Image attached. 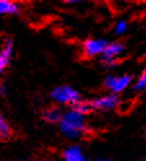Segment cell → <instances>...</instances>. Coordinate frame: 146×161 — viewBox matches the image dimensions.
<instances>
[{
  "label": "cell",
  "mask_w": 146,
  "mask_h": 161,
  "mask_svg": "<svg viewBox=\"0 0 146 161\" xmlns=\"http://www.w3.org/2000/svg\"><path fill=\"white\" fill-rule=\"evenodd\" d=\"M22 161H25V160H22Z\"/></svg>",
  "instance_id": "obj_20"
},
{
  "label": "cell",
  "mask_w": 146,
  "mask_h": 161,
  "mask_svg": "<svg viewBox=\"0 0 146 161\" xmlns=\"http://www.w3.org/2000/svg\"><path fill=\"white\" fill-rule=\"evenodd\" d=\"M132 83V75L131 74H109L106 75L103 80V86L110 94L119 95L124 92Z\"/></svg>",
  "instance_id": "obj_3"
},
{
  "label": "cell",
  "mask_w": 146,
  "mask_h": 161,
  "mask_svg": "<svg viewBox=\"0 0 146 161\" xmlns=\"http://www.w3.org/2000/svg\"><path fill=\"white\" fill-rule=\"evenodd\" d=\"M51 99L58 105H70L71 108L82 100L79 91L69 85L56 86L51 91Z\"/></svg>",
  "instance_id": "obj_2"
},
{
  "label": "cell",
  "mask_w": 146,
  "mask_h": 161,
  "mask_svg": "<svg viewBox=\"0 0 146 161\" xmlns=\"http://www.w3.org/2000/svg\"><path fill=\"white\" fill-rule=\"evenodd\" d=\"M0 94H5V87L4 86L0 87Z\"/></svg>",
  "instance_id": "obj_16"
},
{
  "label": "cell",
  "mask_w": 146,
  "mask_h": 161,
  "mask_svg": "<svg viewBox=\"0 0 146 161\" xmlns=\"http://www.w3.org/2000/svg\"><path fill=\"white\" fill-rule=\"evenodd\" d=\"M67 3H69V4H79L80 2H79V0H67Z\"/></svg>",
  "instance_id": "obj_15"
},
{
  "label": "cell",
  "mask_w": 146,
  "mask_h": 161,
  "mask_svg": "<svg viewBox=\"0 0 146 161\" xmlns=\"http://www.w3.org/2000/svg\"><path fill=\"white\" fill-rule=\"evenodd\" d=\"M13 56V42L12 39H5L0 48V75L4 73Z\"/></svg>",
  "instance_id": "obj_7"
},
{
  "label": "cell",
  "mask_w": 146,
  "mask_h": 161,
  "mask_svg": "<svg viewBox=\"0 0 146 161\" xmlns=\"http://www.w3.org/2000/svg\"><path fill=\"white\" fill-rule=\"evenodd\" d=\"M127 30H128V24H127V21H124V19H119V21L114 25V33L116 35H123L127 33Z\"/></svg>",
  "instance_id": "obj_14"
},
{
  "label": "cell",
  "mask_w": 146,
  "mask_h": 161,
  "mask_svg": "<svg viewBox=\"0 0 146 161\" xmlns=\"http://www.w3.org/2000/svg\"><path fill=\"white\" fill-rule=\"evenodd\" d=\"M57 125L61 134L69 139H79L89 131L85 116L79 114L73 108L62 113L61 119L58 121Z\"/></svg>",
  "instance_id": "obj_1"
},
{
  "label": "cell",
  "mask_w": 146,
  "mask_h": 161,
  "mask_svg": "<svg viewBox=\"0 0 146 161\" xmlns=\"http://www.w3.org/2000/svg\"><path fill=\"white\" fill-rule=\"evenodd\" d=\"M124 44L120 42H111L108 43L105 51L101 56V61L106 68H114L116 64H118V58L119 56L124 52Z\"/></svg>",
  "instance_id": "obj_4"
},
{
  "label": "cell",
  "mask_w": 146,
  "mask_h": 161,
  "mask_svg": "<svg viewBox=\"0 0 146 161\" xmlns=\"http://www.w3.org/2000/svg\"><path fill=\"white\" fill-rule=\"evenodd\" d=\"M19 11V5L11 0H0V16L3 14H16Z\"/></svg>",
  "instance_id": "obj_10"
},
{
  "label": "cell",
  "mask_w": 146,
  "mask_h": 161,
  "mask_svg": "<svg viewBox=\"0 0 146 161\" xmlns=\"http://www.w3.org/2000/svg\"><path fill=\"white\" fill-rule=\"evenodd\" d=\"M12 135V127L7 118L0 113V139H8Z\"/></svg>",
  "instance_id": "obj_11"
},
{
  "label": "cell",
  "mask_w": 146,
  "mask_h": 161,
  "mask_svg": "<svg viewBox=\"0 0 146 161\" xmlns=\"http://www.w3.org/2000/svg\"><path fill=\"white\" fill-rule=\"evenodd\" d=\"M91 103L92 109H97V110H113L120 104V99L118 95L114 94H106L102 96H98L93 99Z\"/></svg>",
  "instance_id": "obj_6"
},
{
  "label": "cell",
  "mask_w": 146,
  "mask_h": 161,
  "mask_svg": "<svg viewBox=\"0 0 146 161\" xmlns=\"http://www.w3.org/2000/svg\"><path fill=\"white\" fill-rule=\"evenodd\" d=\"M134 90L138 92H142V91H146V68L141 72V74L138 75L137 80L134 83Z\"/></svg>",
  "instance_id": "obj_13"
},
{
  "label": "cell",
  "mask_w": 146,
  "mask_h": 161,
  "mask_svg": "<svg viewBox=\"0 0 146 161\" xmlns=\"http://www.w3.org/2000/svg\"><path fill=\"white\" fill-rule=\"evenodd\" d=\"M73 109L75 110V112L79 113V114H82V116H87L92 110V107H91V103L89 102H84V100H80V102H78L73 107Z\"/></svg>",
  "instance_id": "obj_12"
},
{
  "label": "cell",
  "mask_w": 146,
  "mask_h": 161,
  "mask_svg": "<svg viewBox=\"0 0 146 161\" xmlns=\"http://www.w3.org/2000/svg\"><path fill=\"white\" fill-rule=\"evenodd\" d=\"M62 110L58 107H48L43 110V119L48 124H58V121L61 119Z\"/></svg>",
  "instance_id": "obj_9"
},
{
  "label": "cell",
  "mask_w": 146,
  "mask_h": 161,
  "mask_svg": "<svg viewBox=\"0 0 146 161\" xmlns=\"http://www.w3.org/2000/svg\"><path fill=\"white\" fill-rule=\"evenodd\" d=\"M108 43H109L108 40L101 39V38H89L84 40V43L82 46V52L87 58L102 56Z\"/></svg>",
  "instance_id": "obj_5"
},
{
  "label": "cell",
  "mask_w": 146,
  "mask_h": 161,
  "mask_svg": "<svg viewBox=\"0 0 146 161\" xmlns=\"http://www.w3.org/2000/svg\"><path fill=\"white\" fill-rule=\"evenodd\" d=\"M96 161H114V160H110V158H98V160H96Z\"/></svg>",
  "instance_id": "obj_17"
},
{
  "label": "cell",
  "mask_w": 146,
  "mask_h": 161,
  "mask_svg": "<svg viewBox=\"0 0 146 161\" xmlns=\"http://www.w3.org/2000/svg\"><path fill=\"white\" fill-rule=\"evenodd\" d=\"M145 138H146V130H145Z\"/></svg>",
  "instance_id": "obj_19"
},
{
  "label": "cell",
  "mask_w": 146,
  "mask_h": 161,
  "mask_svg": "<svg viewBox=\"0 0 146 161\" xmlns=\"http://www.w3.org/2000/svg\"><path fill=\"white\" fill-rule=\"evenodd\" d=\"M140 161H146V157H145V158H142V160H140Z\"/></svg>",
  "instance_id": "obj_18"
},
{
  "label": "cell",
  "mask_w": 146,
  "mask_h": 161,
  "mask_svg": "<svg viewBox=\"0 0 146 161\" xmlns=\"http://www.w3.org/2000/svg\"><path fill=\"white\" fill-rule=\"evenodd\" d=\"M62 157L63 161H89L88 157L85 156L83 148L78 144H71L66 147L62 153Z\"/></svg>",
  "instance_id": "obj_8"
}]
</instances>
